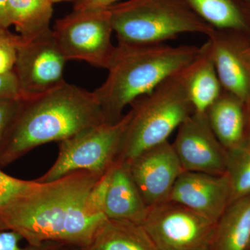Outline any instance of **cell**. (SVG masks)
I'll return each instance as SVG.
<instances>
[{"label":"cell","instance_id":"7","mask_svg":"<svg viewBox=\"0 0 250 250\" xmlns=\"http://www.w3.org/2000/svg\"><path fill=\"white\" fill-rule=\"evenodd\" d=\"M52 34L67 61H83L107 68L116 45L107 9L76 11L59 19Z\"/></svg>","mask_w":250,"mask_h":250},{"label":"cell","instance_id":"6","mask_svg":"<svg viewBox=\"0 0 250 250\" xmlns=\"http://www.w3.org/2000/svg\"><path fill=\"white\" fill-rule=\"evenodd\" d=\"M130 118L128 111L117 123H102L59 142L57 159L36 182H51L80 170L106 173L116 164Z\"/></svg>","mask_w":250,"mask_h":250},{"label":"cell","instance_id":"23","mask_svg":"<svg viewBox=\"0 0 250 250\" xmlns=\"http://www.w3.org/2000/svg\"><path fill=\"white\" fill-rule=\"evenodd\" d=\"M37 182L11 177L0 170V208L30 190Z\"/></svg>","mask_w":250,"mask_h":250},{"label":"cell","instance_id":"8","mask_svg":"<svg viewBox=\"0 0 250 250\" xmlns=\"http://www.w3.org/2000/svg\"><path fill=\"white\" fill-rule=\"evenodd\" d=\"M142 225L159 250H208L215 223L167 201L149 208Z\"/></svg>","mask_w":250,"mask_h":250},{"label":"cell","instance_id":"1","mask_svg":"<svg viewBox=\"0 0 250 250\" xmlns=\"http://www.w3.org/2000/svg\"><path fill=\"white\" fill-rule=\"evenodd\" d=\"M104 174L80 170L40 183L0 208V231L11 230L28 245L54 243L84 248L106 217L88 210L90 192Z\"/></svg>","mask_w":250,"mask_h":250},{"label":"cell","instance_id":"13","mask_svg":"<svg viewBox=\"0 0 250 250\" xmlns=\"http://www.w3.org/2000/svg\"><path fill=\"white\" fill-rule=\"evenodd\" d=\"M167 201L183 205L216 223L231 201L229 179L226 173L184 172L176 181Z\"/></svg>","mask_w":250,"mask_h":250},{"label":"cell","instance_id":"29","mask_svg":"<svg viewBox=\"0 0 250 250\" xmlns=\"http://www.w3.org/2000/svg\"><path fill=\"white\" fill-rule=\"evenodd\" d=\"M248 139H250V100L246 103Z\"/></svg>","mask_w":250,"mask_h":250},{"label":"cell","instance_id":"14","mask_svg":"<svg viewBox=\"0 0 250 250\" xmlns=\"http://www.w3.org/2000/svg\"><path fill=\"white\" fill-rule=\"evenodd\" d=\"M149 209L130 174L128 166L116 163L112 168L106 192L105 217L142 225Z\"/></svg>","mask_w":250,"mask_h":250},{"label":"cell","instance_id":"20","mask_svg":"<svg viewBox=\"0 0 250 250\" xmlns=\"http://www.w3.org/2000/svg\"><path fill=\"white\" fill-rule=\"evenodd\" d=\"M213 29L250 34V23L235 0H184Z\"/></svg>","mask_w":250,"mask_h":250},{"label":"cell","instance_id":"25","mask_svg":"<svg viewBox=\"0 0 250 250\" xmlns=\"http://www.w3.org/2000/svg\"><path fill=\"white\" fill-rule=\"evenodd\" d=\"M23 238L19 233L11 230L0 231V250H49L50 243H45L40 247H34L28 245L27 247H21V241Z\"/></svg>","mask_w":250,"mask_h":250},{"label":"cell","instance_id":"28","mask_svg":"<svg viewBox=\"0 0 250 250\" xmlns=\"http://www.w3.org/2000/svg\"><path fill=\"white\" fill-rule=\"evenodd\" d=\"M9 0H0V30L8 29L10 27L7 8Z\"/></svg>","mask_w":250,"mask_h":250},{"label":"cell","instance_id":"33","mask_svg":"<svg viewBox=\"0 0 250 250\" xmlns=\"http://www.w3.org/2000/svg\"><path fill=\"white\" fill-rule=\"evenodd\" d=\"M249 1H250V0H249Z\"/></svg>","mask_w":250,"mask_h":250},{"label":"cell","instance_id":"2","mask_svg":"<svg viewBox=\"0 0 250 250\" xmlns=\"http://www.w3.org/2000/svg\"><path fill=\"white\" fill-rule=\"evenodd\" d=\"M106 123L93 92L64 82L23 100L0 144V166L13 164L36 147Z\"/></svg>","mask_w":250,"mask_h":250},{"label":"cell","instance_id":"21","mask_svg":"<svg viewBox=\"0 0 250 250\" xmlns=\"http://www.w3.org/2000/svg\"><path fill=\"white\" fill-rule=\"evenodd\" d=\"M226 174L231 184V202L250 194V139L228 151Z\"/></svg>","mask_w":250,"mask_h":250},{"label":"cell","instance_id":"31","mask_svg":"<svg viewBox=\"0 0 250 250\" xmlns=\"http://www.w3.org/2000/svg\"><path fill=\"white\" fill-rule=\"evenodd\" d=\"M247 54H248V57H249L250 60V44L247 47Z\"/></svg>","mask_w":250,"mask_h":250},{"label":"cell","instance_id":"11","mask_svg":"<svg viewBox=\"0 0 250 250\" xmlns=\"http://www.w3.org/2000/svg\"><path fill=\"white\" fill-rule=\"evenodd\" d=\"M126 165L149 208L167 202L176 181L185 172L168 141L141 153Z\"/></svg>","mask_w":250,"mask_h":250},{"label":"cell","instance_id":"5","mask_svg":"<svg viewBox=\"0 0 250 250\" xmlns=\"http://www.w3.org/2000/svg\"><path fill=\"white\" fill-rule=\"evenodd\" d=\"M107 9L121 42L165 43L181 34L207 36L214 29L184 0H127Z\"/></svg>","mask_w":250,"mask_h":250},{"label":"cell","instance_id":"30","mask_svg":"<svg viewBox=\"0 0 250 250\" xmlns=\"http://www.w3.org/2000/svg\"><path fill=\"white\" fill-rule=\"evenodd\" d=\"M52 4H55V3L60 2H74L75 3L77 0H48Z\"/></svg>","mask_w":250,"mask_h":250},{"label":"cell","instance_id":"16","mask_svg":"<svg viewBox=\"0 0 250 250\" xmlns=\"http://www.w3.org/2000/svg\"><path fill=\"white\" fill-rule=\"evenodd\" d=\"M184 86L194 112L205 113L223 91L209 46H200L198 55L182 71Z\"/></svg>","mask_w":250,"mask_h":250},{"label":"cell","instance_id":"26","mask_svg":"<svg viewBox=\"0 0 250 250\" xmlns=\"http://www.w3.org/2000/svg\"><path fill=\"white\" fill-rule=\"evenodd\" d=\"M22 99L14 72L0 74V99Z\"/></svg>","mask_w":250,"mask_h":250},{"label":"cell","instance_id":"18","mask_svg":"<svg viewBox=\"0 0 250 250\" xmlns=\"http://www.w3.org/2000/svg\"><path fill=\"white\" fill-rule=\"evenodd\" d=\"M83 250H159L141 224L104 219Z\"/></svg>","mask_w":250,"mask_h":250},{"label":"cell","instance_id":"10","mask_svg":"<svg viewBox=\"0 0 250 250\" xmlns=\"http://www.w3.org/2000/svg\"><path fill=\"white\" fill-rule=\"evenodd\" d=\"M172 145L185 172L226 173L228 150L215 136L205 113L194 112L182 123Z\"/></svg>","mask_w":250,"mask_h":250},{"label":"cell","instance_id":"3","mask_svg":"<svg viewBox=\"0 0 250 250\" xmlns=\"http://www.w3.org/2000/svg\"><path fill=\"white\" fill-rule=\"evenodd\" d=\"M200 50L195 45L118 42L106 80L93 92L105 122L119 121L126 106L182 71Z\"/></svg>","mask_w":250,"mask_h":250},{"label":"cell","instance_id":"4","mask_svg":"<svg viewBox=\"0 0 250 250\" xmlns=\"http://www.w3.org/2000/svg\"><path fill=\"white\" fill-rule=\"evenodd\" d=\"M182 71L130 105L131 118L116 163L129 164L141 153L168 141L194 113Z\"/></svg>","mask_w":250,"mask_h":250},{"label":"cell","instance_id":"24","mask_svg":"<svg viewBox=\"0 0 250 250\" xmlns=\"http://www.w3.org/2000/svg\"><path fill=\"white\" fill-rule=\"evenodd\" d=\"M22 102V99H0V144Z\"/></svg>","mask_w":250,"mask_h":250},{"label":"cell","instance_id":"12","mask_svg":"<svg viewBox=\"0 0 250 250\" xmlns=\"http://www.w3.org/2000/svg\"><path fill=\"white\" fill-rule=\"evenodd\" d=\"M210 55L223 90L245 103L250 100V34L213 29L207 36Z\"/></svg>","mask_w":250,"mask_h":250},{"label":"cell","instance_id":"19","mask_svg":"<svg viewBox=\"0 0 250 250\" xmlns=\"http://www.w3.org/2000/svg\"><path fill=\"white\" fill-rule=\"evenodd\" d=\"M10 25H14L23 40L29 41L50 30L53 4L48 0H9Z\"/></svg>","mask_w":250,"mask_h":250},{"label":"cell","instance_id":"32","mask_svg":"<svg viewBox=\"0 0 250 250\" xmlns=\"http://www.w3.org/2000/svg\"><path fill=\"white\" fill-rule=\"evenodd\" d=\"M246 250H250V241L249 242V244H248V247H247Z\"/></svg>","mask_w":250,"mask_h":250},{"label":"cell","instance_id":"27","mask_svg":"<svg viewBox=\"0 0 250 250\" xmlns=\"http://www.w3.org/2000/svg\"><path fill=\"white\" fill-rule=\"evenodd\" d=\"M121 0H77L74 5V11H84L108 9L118 4Z\"/></svg>","mask_w":250,"mask_h":250},{"label":"cell","instance_id":"15","mask_svg":"<svg viewBox=\"0 0 250 250\" xmlns=\"http://www.w3.org/2000/svg\"><path fill=\"white\" fill-rule=\"evenodd\" d=\"M219 142L227 150L241 146L248 139L246 103L223 90L205 113Z\"/></svg>","mask_w":250,"mask_h":250},{"label":"cell","instance_id":"22","mask_svg":"<svg viewBox=\"0 0 250 250\" xmlns=\"http://www.w3.org/2000/svg\"><path fill=\"white\" fill-rule=\"evenodd\" d=\"M23 39L9 29L0 30V74L14 72L18 47Z\"/></svg>","mask_w":250,"mask_h":250},{"label":"cell","instance_id":"17","mask_svg":"<svg viewBox=\"0 0 250 250\" xmlns=\"http://www.w3.org/2000/svg\"><path fill=\"white\" fill-rule=\"evenodd\" d=\"M250 241V194L231 202L215 223L208 250H246Z\"/></svg>","mask_w":250,"mask_h":250},{"label":"cell","instance_id":"9","mask_svg":"<svg viewBox=\"0 0 250 250\" xmlns=\"http://www.w3.org/2000/svg\"><path fill=\"white\" fill-rule=\"evenodd\" d=\"M67 62L52 29L31 40H23L14 69L22 100L40 96L63 83Z\"/></svg>","mask_w":250,"mask_h":250}]
</instances>
